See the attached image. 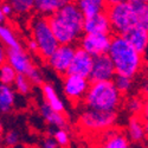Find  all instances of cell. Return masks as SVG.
Segmentation results:
<instances>
[{
	"label": "cell",
	"instance_id": "42",
	"mask_svg": "<svg viewBox=\"0 0 148 148\" xmlns=\"http://www.w3.org/2000/svg\"><path fill=\"white\" fill-rule=\"evenodd\" d=\"M145 55L148 57V47H147V50H146V52H145Z\"/></svg>",
	"mask_w": 148,
	"mask_h": 148
},
{
	"label": "cell",
	"instance_id": "41",
	"mask_svg": "<svg viewBox=\"0 0 148 148\" xmlns=\"http://www.w3.org/2000/svg\"><path fill=\"white\" fill-rule=\"evenodd\" d=\"M3 136H4V125H3L1 120H0V140L3 139Z\"/></svg>",
	"mask_w": 148,
	"mask_h": 148
},
{
	"label": "cell",
	"instance_id": "34",
	"mask_svg": "<svg viewBox=\"0 0 148 148\" xmlns=\"http://www.w3.org/2000/svg\"><path fill=\"white\" fill-rule=\"evenodd\" d=\"M6 58H7V49L0 43V65L6 63Z\"/></svg>",
	"mask_w": 148,
	"mask_h": 148
},
{
	"label": "cell",
	"instance_id": "25",
	"mask_svg": "<svg viewBox=\"0 0 148 148\" xmlns=\"http://www.w3.org/2000/svg\"><path fill=\"white\" fill-rule=\"evenodd\" d=\"M123 106L130 115H141L143 112V95H128L123 100Z\"/></svg>",
	"mask_w": 148,
	"mask_h": 148
},
{
	"label": "cell",
	"instance_id": "33",
	"mask_svg": "<svg viewBox=\"0 0 148 148\" xmlns=\"http://www.w3.org/2000/svg\"><path fill=\"white\" fill-rule=\"evenodd\" d=\"M1 10H3L4 14L6 17H11L12 14H13V10H12V6L6 1V0L1 3Z\"/></svg>",
	"mask_w": 148,
	"mask_h": 148
},
{
	"label": "cell",
	"instance_id": "3",
	"mask_svg": "<svg viewBox=\"0 0 148 148\" xmlns=\"http://www.w3.org/2000/svg\"><path fill=\"white\" fill-rule=\"evenodd\" d=\"M123 96L113 81L90 82L89 89L83 98V107L103 112H117L122 107Z\"/></svg>",
	"mask_w": 148,
	"mask_h": 148
},
{
	"label": "cell",
	"instance_id": "16",
	"mask_svg": "<svg viewBox=\"0 0 148 148\" xmlns=\"http://www.w3.org/2000/svg\"><path fill=\"white\" fill-rule=\"evenodd\" d=\"M123 37L127 39V42L140 53L145 55L147 47H148V32L140 27V26H134L130 30H128Z\"/></svg>",
	"mask_w": 148,
	"mask_h": 148
},
{
	"label": "cell",
	"instance_id": "7",
	"mask_svg": "<svg viewBox=\"0 0 148 148\" xmlns=\"http://www.w3.org/2000/svg\"><path fill=\"white\" fill-rule=\"evenodd\" d=\"M62 77H63L62 87H63V92L66 100L73 106L82 104L83 98L90 85L89 78L72 75V73H66Z\"/></svg>",
	"mask_w": 148,
	"mask_h": 148
},
{
	"label": "cell",
	"instance_id": "11",
	"mask_svg": "<svg viewBox=\"0 0 148 148\" xmlns=\"http://www.w3.org/2000/svg\"><path fill=\"white\" fill-rule=\"evenodd\" d=\"M96 135H98L96 148H132V143L126 134L116 127Z\"/></svg>",
	"mask_w": 148,
	"mask_h": 148
},
{
	"label": "cell",
	"instance_id": "8",
	"mask_svg": "<svg viewBox=\"0 0 148 148\" xmlns=\"http://www.w3.org/2000/svg\"><path fill=\"white\" fill-rule=\"evenodd\" d=\"M76 46L70 44H59L56 50L51 53L45 62L57 75L64 76L68 73L69 66L71 64L72 57L75 55Z\"/></svg>",
	"mask_w": 148,
	"mask_h": 148
},
{
	"label": "cell",
	"instance_id": "27",
	"mask_svg": "<svg viewBox=\"0 0 148 148\" xmlns=\"http://www.w3.org/2000/svg\"><path fill=\"white\" fill-rule=\"evenodd\" d=\"M17 75L18 73L16 72V70L12 68L7 62L4 63L3 65H0V83L1 84L13 85Z\"/></svg>",
	"mask_w": 148,
	"mask_h": 148
},
{
	"label": "cell",
	"instance_id": "43",
	"mask_svg": "<svg viewBox=\"0 0 148 148\" xmlns=\"http://www.w3.org/2000/svg\"><path fill=\"white\" fill-rule=\"evenodd\" d=\"M12 148H21V147H17V146H16V147H12Z\"/></svg>",
	"mask_w": 148,
	"mask_h": 148
},
{
	"label": "cell",
	"instance_id": "31",
	"mask_svg": "<svg viewBox=\"0 0 148 148\" xmlns=\"http://www.w3.org/2000/svg\"><path fill=\"white\" fill-rule=\"evenodd\" d=\"M42 147L43 148H58V145H57V142L55 141V139L52 136H47L43 140Z\"/></svg>",
	"mask_w": 148,
	"mask_h": 148
},
{
	"label": "cell",
	"instance_id": "44",
	"mask_svg": "<svg viewBox=\"0 0 148 148\" xmlns=\"http://www.w3.org/2000/svg\"><path fill=\"white\" fill-rule=\"evenodd\" d=\"M140 1H148V0H140Z\"/></svg>",
	"mask_w": 148,
	"mask_h": 148
},
{
	"label": "cell",
	"instance_id": "45",
	"mask_svg": "<svg viewBox=\"0 0 148 148\" xmlns=\"http://www.w3.org/2000/svg\"><path fill=\"white\" fill-rule=\"evenodd\" d=\"M3 1H5V0H0V3H3Z\"/></svg>",
	"mask_w": 148,
	"mask_h": 148
},
{
	"label": "cell",
	"instance_id": "39",
	"mask_svg": "<svg viewBox=\"0 0 148 148\" xmlns=\"http://www.w3.org/2000/svg\"><path fill=\"white\" fill-rule=\"evenodd\" d=\"M6 16L4 14V12L1 10V3H0V24H5L6 23Z\"/></svg>",
	"mask_w": 148,
	"mask_h": 148
},
{
	"label": "cell",
	"instance_id": "5",
	"mask_svg": "<svg viewBox=\"0 0 148 148\" xmlns=\"http://www.w3.org/2000/svg\"><path fill=\"white\" fill-rule=\"evenodd\" d=\"M117 120V112H103V110L83 107L78 115V126L83 132L96 135L116 127Z\"/></svg>",
	"mask_w": 148,
	"mask_h": 148
},
{
	"label": "cell",
	"instance_id": "32",
	"mask_svg": "<svg viewBox=\"0 0 148 148\" xmlns=\"http://www.w3.org/2000/svg\"><path fill=\"white\" fill-rule=\"evenodd\" d=\"M26 49H27L29 52L38 55V45H37V43L31 38V37L26 40Z\"/></svg>",
	"mask_w": 148,
	"mask_h": 148
},
{
	"label": "cell",
	"instance_id": "20",
	"mask_svg": "<svg viewBox=\"0 0 148 148\" xmlns=\"http://www.w3.org/2000/svg\"><path fill=\"white\" fill-rule=\"evenodd\" d=\"M84 18H89L107 11L104 0H73Z\"/></svg>",
	"mask_w": 148,
	"mask_h": 148
},
{
	"label": "cell",
	"instance_id": "40",
	"mask_svg": "<svg viewBox=\"0 0 148 148\" xmlns=\"http://www.w3.org/2000/svg\"><path fill=\"white\" fill-rule=\"evenodd\" d=\"M143 71L148 75V57H145V60H143Z\"/></svg>",
	"mask_w": 148,
	"mask_h": 148
},
{
	"label": "cell",
	"instance_id": "26",
	"mask_svg": "<svg viewBox=\"0 0 148 148\" xmlns=\"http://www.w3.org/2000/svg\"><path fill=\"white\" fill-rule=\"evenodd\" d=\"M113 82L115 84V87L117 88V90L123 96L130 95L134 89V78L122 76V75H115V77L113 78Z\"/></svg>",
	"mask_w": 148,
	"mask_h": 148
},
{
	"label": "cell",
	"instance_id": "14",
	"mask_svg": "<svg viewBox=\"0 0 148 148\" xmlns=\"http://www.w3.org/2000/svg\"><path fill=\"white\" fill-rule=\"evenodd\" d=\"M125 134L133 145H142L147 141L148 135L145 129L143 120L140 115H130L127 122Z\"/></svg>",
	"mask_w": 148,
	"mask_h": 148
},
{
	"label": "cell",
	"instance_id": "1",
	"mask_svg": "<svg viewBox=\"0 0 148 148\" xmlns=\"http://www.w3.org/2000/svg\"><path fill=\"white\" fill-rule=\"evenodd\" d=\"M47 20L58 44L76 45L78 43L83 34L84 17L73 1L47 17Z\"/></svg>",
	"mask_w": 148,
	"mask_h": 148
},
{
	"label": "cell",
	"instance_id": "46",
	"mask_svg": "<svg viewBox=\"0 0 148 148\" xmlns=\"http://www.w3.org/2000/svg\"><path fill=\"white\" fill-rule=\"evenodd\" d=\"M147 142H148V139H147Z\"/></svg>",
	"mask_w": 148,
	"mask_h": 148
},
{
	"label": "cell",
	"instance_id": "28",
	"mask_svg": "<svg viewBox=\"0 0 148 148\" xmlns=\"http://www.w3.org/2000/svg\"><path fill=\"white\" fill-rule=\"evenodd\" d=\"M13 89L16 90V92L20 94V95H27L31 91L32 88V83L30 82V79L27 78V76L21 75V73H18L14 83H13Z\"/></svg>",
	"mask_w": 148,
	"mask_h": 148
},
{
	"label": "cell",
	"instance_id": "19",
	"mask_svg": "<svg viewBox=\"0 0 148 148\" xmlns=\"http://www.w3.org/2000/svg\"><path fill=\"white\" fill-rule=\"evenodd\" d=\"M40 87H42V94H43V98H44V103H46L50 108L56 110V112L64 113L65 112L64 101L59 97V95L57 94L53 85L49 84V83H43Z\"/></svg>",
	"mask_w": 148,
	"mask_h": 148
},
{
	"label": "cell",
	"instance_id": "15",
	"mask_svg": "<svg viewBox=\"0 0 148 148\" xmlns=\"http://www.w3.org/2000/svg\"><path fill=\"white\" fill-rule=\"evenodd\" d=\"M83 33H107L113 34L110 21L106 12L98 13L96 16L84 18L83 23Z\"/></svg>",
	"mask_w": 148,
	"mask_h": 148
},
{
	"label": "cell",
	"instance_id": "24",
	"mask_svg": "<svg viewBox=\"0 0 148 148\" xmlns=\"http://www.w3.org/2000/svg\"><path fill=\"white\" fill-rule=\"evenodd\" d=\"M12 6L13 14L25 18L31 17L32 12L34 11V0H6Z\"/></svg>",
	"mask_w": 148,
	"mask_h": 148
},
{
	"label": "cell",
	"instance_id": "4",
	"mask_svg": "<svg viewBox=\"0 0 148 148\" xmlns=\"http://www.w3.org/2000/svg\"><path fill=\"white\" fill-rule=\"evenodd\" d=\"M30 37L38 45V56L44 62L51 56L59 45L50 27L47 17L34 14L29 20Z\"/></svg>",
	"mask_w": 148,
	"mask_h": 148
},
{
	"label": "cell",
	"instance_id": "18",
	"mask_svg": "<svg viewBox=\"0 0 148 148\" xmlns=\"http://www.w3.org/2000/svg\"><path fill=\"white\" fill-rule=\"evenodd\" d=\"M72 1L73 0H34V12L36 14L50 17L55 12Z\"/></svg>",
	"mask_w": 148,
	"mask_h": 148
},
{
	"label": "cell",
	"instance_id": "10",
	"mask_svg": "<svg viewBox=\"0 0 148 148\" xmlns=\"http://www.w3.org/2000/svg\"><path fill=\"white\" fill-rule=\"evenodd\" d=\"M116 75L114 64L108 53L94 57L92 69L89 76L90 82H102V81H113Z\"/></svg>",
	"mask_w": 148,
	"mask_h": 148
},
{
	"label": "cell",
	"instance_id": "2",
	"mask_svg": "<svg viewBox=\"0 0 148 148\" xmlns=\"http://www.w3.org/2000/svg\"><path fill=\"white\" fill-rule=\"evenodd\" d=\"M116 75L136 78L143 71L145 55L140 53L121 34H112V42L108 50Z\"/></svg>",
	"mask_w": 148,
	"mask_h": 148
},
{
	"label": "cell",
	"instance_id": "30",
	"mask_svg": "<svg viewBox=\"0 0 148 148\" xmlns=\"http://www.w3.org/2000/svg\"><path fill=\"white\" fill-rule=\"evenodd\" d=\"M4 142L10 148L16 147L19 143V133L16 130H8L4 134Z\"/></svg>",
	"mask_w": 148,
	"mask_h": 148
},
{
	"label": "cell",
	"instance_id": "29",
	"mask_svg": "<svg viewBox=\"0 0 148 148\" xmlns=\"http://www.w3.org/2000/svg\"><path fill=\"white\" fill-rule=\"evenodd\" d=\"M52 138L57 142L58 147H68L70 142V135L66 128H56L52 133Z\"/></svg>",
	"mask_w": 148,
	"mask_h": 148
},
{
	"label": "cell",
	"instance_id": "12",
	"mask_svg": "<svg viewBox=\"0 0 148 148\" xmlns=\"http://www.w3.org/2000/svg\"><path fill=\"white\" fill-rule=\"evenodd\" d=\"M92 63H94V57L87 51H84L83 49H81L79 46H76L75 55L72 57L68 73L89 78L92 69Z\"/></svg>",
	"mask_w": 148,
	"mask_h": 148
},
{
	"label": "cell",
	"instance_id": "6",
	"mask_svg": "<svg viewBox=\"0 0 148 148\" xmlns=\"http://www.w3.org/2000/svg\"><path fill=\"white\" fill-rule=\"evenodd\" d=\"M106 13L114 34L123 36L128 30L136 26V18H135L129 0H125L117 5L108 7Z\"/></svg>",
	"mask_w": 148,
	"mask_h": 148
},
{
	"label": "cell",
	"instance_id": "38",
	"mask_svg": "<svg viewBox=\"0 0 148 148\" xmlns=\"http://www.w3.org/2000/svg\"><path fill=\"white\" fill-rule=\"evenodd\" d=\"M145 114H148V95H143V112Z\"/></svg>",
	"mask_w": 148,
	"mask_h": 148
},
{
	"label": "cell",
	"instance_id": "35",
	"mask_svg": "<svg viewBox=\"0 0 148 148\" xmlns=\"http://www.w3.org/2000/svg\"><path fill=\"white\" fill-rule=\"evenodd\" d=\"M141 95H148V75L145 77L142 85H141Z\"/></svg>",
	"mask_w": 148,
	"mask_h": 148
},
{
	"label": "cell",
	"instance_id": "22",
	"mask_svg": "<svg viewBox=\"0 0 148 148\" xmlns=\"http://www.w3.org/2000/svg\"><path fill=\"white\" fill-rule=\"evenodd\" d=\"M0 43L7 50L23 49V44L20 43L16 31L7 24H0Z\"/></svg>",
	"mask_w": 148,
	"mask_h": 148
},
{
	"label": "cell",
	"instance_id": "21",
	"mask_svg": "<svg viewBox=\"0 0 148 148\" xmlns=\"http://www.w3.org/2000/svg\"><path fill=\"white\" fill-rule=\"evenodd\" d=\"M16 90L13 87L0 83V113H11L16 106Z\"/></svg>",
	"mask_w": 148,
	"mask_h": 148
},
{
	"label": "cell",
	"instance_id": "23",
	"mask_svg": "<svg viewBox=\"0 0 148 148\" xmlns=\"http://www.w3.org/2000/svg\"><path fill=\"white\" fill-rule=\"evenodd\" d=\"M129 3L136 18V25L148 32V1L129 0Z\"/></svg>",
	"mask_w": 148,
	"mask_h": 148
},
{
	"label": "cell",
	"instance_id": "9",
	"mask_svg": "<svg viewBox=\"0 0 148 148\" xmlns=\"http://www.w3.org/2000/svg\"><path fill=\"white\" fill-rule=\"evenodd\" d=\"M112 34L107 33H83L77 45L92 57L104 55L108 52Z\"/></svg>",
	"mask_w": 148,
	"mask_h": 148
},
{
	"label": "cell",
	"instance_id": "13",
	"mask_svg": "<svg viewBox=\"0 0 148 148\" xmlns=\"http://www.w3.org/2000/svg\"><path fill=\"white\" fill-rule=\"evenodd\" d=\"M7 63L16 70L17 73L30 76L31 72L36 69L33 62L31 60L27 52L23 49H17V50H7Z\"/></svg>",
	"mask_w": 148,
	"mask_h": 148
},
{
	"label": "cell",
	"instance_id": "37",
	"mask_svg": "<svg viewBox=\"0 0 148 148\" xmlns=\"http://www.w3.org/2000/svg\"><path fill=\"white\" fill-rule=\"evenodd\" d=\"M140 116H141V119L143 120L145 129H146V133H147V135H148V114H145V113H142Z\"/></svg>",
	"mask_w": 148,
	"mask_h": 148
},
{
	"label": "cell",
	"instance_id": "36",
	"mask_svg": "<svg viewBox=\"0 0 148 148\" xmlns=\"http://www.w3.org/2000/svg\"><path fill=\"white\" fill-rule=\"evenodd\" d=\"M122 1H125V0H104V3L107 5V8L110 7V6H114V5H117Z\"/></svg>",
	"mask_w": 148,
	"mask_h": 148
},
{
	"label": "cell",
	"instance_id": "17",
	"mask_svg": "<svg viewBox=\"0 0 148 148\" xmlns=\"http://www.w3.org/2000/svg\"><path fill=\"white\" fill-rule=\"evenodd\" d=\"M40 116L44 119V121L49 126H52L56 128H66L68 127V120L64 115V113L56 112L52 108H50L46 103H43L39 107Z\"/></svg>",
	"mask_w": 148,
	"mask_h": 148
}]
</instances>
